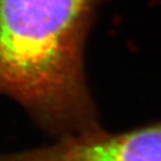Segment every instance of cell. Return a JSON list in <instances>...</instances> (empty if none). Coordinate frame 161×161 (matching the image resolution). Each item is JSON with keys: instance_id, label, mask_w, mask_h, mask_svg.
Segmentation results:
<instances>
[{"instance_id": "cell-1", "label": "cell", "mask_w": 161, "mask_h": 161, "mask_svg": "<svg viewBox=\"0 0 161 161\" xmlns=\"http://www.w3.org/2000/svg\"><path fill=\"white\" fill-rule=\"evenodd\" d=\"M100 0H0V96L57 138L102 129L84 52Z\"/></svg>"}, {"instance_id": "cell-2", "label": "cell", "mask_w": 161, "mask_h": 161, "mask_svg": "<svg viewBox=\"0 0 161 161\" xmlns=\"http://www.w3.org/2000/svg\"><path fill=\"white\" fill-rule=\"evenodd\" d=\"M0 161H161V122L122 133L103 129L0 154Z\"/></svg>"}]
</instances>
